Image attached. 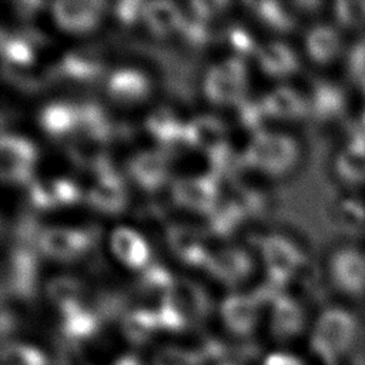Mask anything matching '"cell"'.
<instances>
[{"label":"cell","mask_w":365,"mask_h":365,"mask_svg":"<svg viewBox=\"0 0 365 365\" xmlns=\"http://www.w3.org/2000/svg\"><path fill=\"white\" fill-rule=\"evenodd\" d=\"M297 141L281 133H255L248 144L242 163L264 173L278 175L289 171L298 160Z\"/></svg>","instance_id":"obj_1"},{"label":"cell","mask_w":365,"mask_h":365,"mask_svg":"<svg viewBox=\"0 0 365 365\" xmlns=\"http://www.w3.org/2000/svg\"><path fill=\"white\" fill-rule=\"evenodd\" d=\"M352 336V317L342 309L332 308L318 317L312 329L311 346L324 361H334L348 348Z\"/></svg>","instance_id":"obj_2"},{"label":"cell","mask_w":365,"mask_h":365,"mask_svg":"<svg viewBox=\"0 0 365 365\" xmlns=\"http://www.w3.org/2000/svg\"><path fill=\"white\" fill-rule=\"evenodd\" d=\"M247 88V73L240 57L212 66L204 78V94L214 104L241 103Z\"/></svg>","instance_id":"obj_3"},{"label":"cell","mask_w":365,"mask_h":365,"mask_svg":"<svg viewBox=\"0 0 365 365\" xmlns=\"http://www.w3.org/2000/svg\"><path fill=\"white\" fill-rule=\"evenodd\" d=\"M1 178L7 182L23 184L31 178L37 160L34 144L21 135L3 134L0 143Z\"/></svg>","instance_id":"obj_4"},{"label":"cell","mask_w":365,"mask_h":365,"mask_svg":"<svg viewBox=\"0 0 365 365\" xmlns=\"http://www.w3.org/2000/svg\"><path fill=\"white\" fill-rule=\"evenodd\" d=\"M261 251L269 282L277 288L284 285L302 262L298 250L287 238L277 234L267 235L262 240Z\"/></svg>","instance_id":"obj_5"},{"label":"cell","mask_w":365,"mask_h":365,"mask_svg":"<svg viewBox=\"0 0 365 365\" xmlns=\"http://www.w3.org/2000/svg\"><path fill=\"white\" fill-rule=\"evenodd\" d=\"M91 244L90 232L77 228L48 227L40 231L37 245L50 258L68 261L81 255Z\"/></svg>","instance_id":"obj_6"},{"label":"cell","mask_w":365,"mask_h":365,"mask_svg":"<svg viewBox=\"0 0 365 365\" xmlns=\"http://www.w3.org/2000/svg\"><path fill=\"white\" fill-rule=\"evenodd\" d=\"M103 1L86 0H57L51 4V14L58 27L68 33H88L98 24L103 7Z\"/></svg>","instance_id":"obj_7"},{"label":"cell","mask_w":365,"mask_h":365,"mask_svg":"<svg viewBox=\"0 0 365 365\" xmlns=\"http://www.w3.org/2000/svg\"><path fill=\"white\" fill-rule=\"evenodd\" d=\"M173 200L185 208L211 212L218 202V185L214 175L180 178L173 184Z\"/></svg>","instance_id":"obj_8"},{"label":"cell","mask_w":365,"mask_h":365,"mask_svg":"<svg viewBox=\"0 0 365 365\" xmlns=\"http://www.w3.org/2000/svg\"><path fill=\"white\" fill-rule=\"evenodd\" d=\"M224 327L235 336H248L257 327L259 301L254 295H228L220 307Z\"/></svg>","instance_id":"obj_9"},{"label":"cell","mask_w":365,"mask_h":365,"mask_svg":"<svg viewBox=\"0 0 365 365\" xmlns=\"http://www.w3.org/2000/svg\"><path fill=\"white\" fill-rule=\"evenodd\" d=\"M98 180L87 194L88 202L98 211L117 214L125 207V190L121 178L103 160L97 167Z\"/></svg>","instance_id":"obj_10"},{"label":"cell","mask_w":365,"mask_h":365,"mask_svg":"<svg viewBox=\"0 0 365 365\" xmlns=\"http://www.w3.org/2000/svg\"><path fill=\"white\" fill-rule=\"evenodd\" d=\"M204 267L221 282L235 285L251 274L252 259L244 250L225 248L210 254Z\"/></svg>","instance_id":"obj_11"},{"label":"cell","mask_w":365,"mask_h":365,"mask_svg":"<svg viewBox=\"0 0 365 365\" xmlns=\"http://www.w3.org/2000/svg\"><path fill=\"white\" fill-rule=\"evenodd\" d=\"M182 141L195 148L207 151V154H211L212 151L228 144L225 140V127L222 121L210 114L194 117L185 123Z\"/></svg>","instance_id":"obj_12"},{"label":"cell","mask_w":365,"mask_h":365,"mask_svg":"<svg viewBox=\"0 0 365 365\" xmlns=\"http://www.w3.org/2000/svg\"><path fill=\"white\" fill-rule=\"evenodd\" d=\"M187 319H201L210 311V301L204 289L187 278H175L170 294L165 297Z\"/></svg>","instance_id":"obj_13"},{"label":"cell","mask_w":365,"mask_h":365,"mask_svg":"<svg viewBox=\"0 0 365 365\" xmlns=\"http://www.w3.org/2000/svg\"><path fill=\"white\" fill-rule=\"evenodd\" d=\"M150 93L147 77L134 68H118L107 80L108 97L120 104H134Z\"/></svg>","instance_id":"obj_14"},{"label":"cell","mask_w":365,"mask_h":365,"mask_svg":"<svg viewBox=\"0 0 365 365\" xmlns=\"http://www.w3.org/2000/svg\"><path fill=\"white\" fill-rule=\"evenodd\" d=\"M128 173L144 190L153 191L163 185L167 178V158L160 151H141L128 161Z\"/></svg>","instance_id":"obj_15"},{"label":"cell","mask_w":365,"mask_h":365,"mask_svg":"<svg viewBox=\"0 0 365 365\" xmlns=\"http://www.w3.org/2000/svg\"><path fill=\"white\" fill-rule=\"evenodd\" d=\"M113 254L130 268H143L148 264L150 248L145 240L128 227H117L110 235Z\"/></svg>","instance_id":"obj_16"},{"label":"cell","mask_w":365,"mask_h":365,"mask_svg":"<svg viewBox=\"0 0 365 365\" xmlns=\"http://www.w3.org/2000/svg\"><path fill=\"white\" fill-rule=\"evenodd\" d=\"M331 272L342 289L359 292L365 288V255L355 250H342L334 255Z\"/></svg>","instance_id":"obj_17"},{"label":"cell","mask_w":365,"mask_h":365,"mask_svg":"<svg viewBox=\"0 0 365 365\" xmlns=\"http://www.w3.org/2000/svg\"><path fill=\"white\" fill-rule=\"evenodd\" d=\"M167 241L171 251L185 264L205 265L210 257L198 232L191 227L181 224L170 225L167 228Z\"/></svg>","instance_id":"obj_18"},{"label":"cell","mask_w":365,"mask_h":365,"mask_svg":"<svg viewBox=\"0 0 365 365\" xmlns=\"http://www.w3.org/2000/svg\"><path fill=\"white\" fill-rule=\"evenodd\" d=\"M4 282L10 291L20 297H29L36 284V258L26 248H17L10 254Z\"/></svg>","instance_id":"obj_19"},{"label":"cell","mask_w":365,"mask_h":365,"mask_svg":"<svg viewBox=\"0 0 365 365\" xmlns=\"http://www.w3.org/2000/svg\"><path fill=\"white\" fill-rule=\"evenodd\" d=\"M304 315L299 305L287 295H278L272 301L271 332L275 338L288 339L301 332Z\"/></svg>","instance_id":"obj_20"},{"label":"cell","mask_w":365,"mask_h":365,"mask_svg":"<svg viewBox=\"0 0 365 365\" xmlns=\"http://www.w3.org/2000/svg\"><path fill=\"white\" fill-rule=\"evenodd\" d=\"M38 123L48 135H66L78 128V107L63 101L48 103L41 108Z\"/></svg>","instance_id":"obj_21"},{"label":"cell","mask_w":365,"mask_h":365,"mask_svg":"<svg viewBox=\"0 0 365 365\" xmlns=\"http://www.w3.org/2000/svg\"><path fill=\"white\" fill-rule=\"evenodd\" d=\"M255 53L259 67L269 76L284 77L297 70L298 61L294 51L281 41L265 43Z\"/></svg>","instance_id":"obj_22"},{"label":"cell","mask_w":365,"mask_h":365,"mask_svg":"<svg viewBox=\"0 0 365 365\" xmlns=\"http://www.w3.org/2000/svg\"><path fill=\"white\" fill-rule=\"evenodd\" d=\"M143 19L154 34L165 36L181 30L182 10L180 4L171 1H145Z\"/></svg>","instance_id":"obj_23"},{"label":"cell","mask_w":365,"mask_h":365,"mask_svg":"<svg viewBox=\"0 0 365 365\" xmlns=\"http://www.w3.org/2000/svg\"><path fill=\"white\" fill-rule=\"evenodd\" d=\"M61 70L70 78L88 81L101 73L103 61L93 48L81 47L68 51L63 57Z\"/></svg>","instance_id":"obj_24"},{"label":"cell","mask_w":365,"mask_h":365,"mask_svg":"<svg viewBox=\"0 0 365 365\" xmlns=\"http://www.w3.org/2000/svg\"><path fill=\"white\" fill-rule=\"evenodd\" d=\"M265 114L279 118H297L307 110L302 97L289 87H277L268 93L262 101Z\"/></svg>","instance_id":"obj_25"},{"label":"cell","mask_w":365,"mask_h":365,"mask_svg":"<svg viewBox=\"0 0 365 365\" xmlns=\"http://www.w3.org/2000/svg\"><path fill=\"white\" fill-rule=\"evenodd\" d=\"M305 47L308 56L317 63H328L336 57L341 48V38L335 29L317 26L307 33Z\"/></svg>","instance_id":"obj_26"},{"label":"cell","mask_w":365,"mask_h":365,"mask_svg":"<svg viewBox=\"0 0 365 365\" xmlns=\"http://www.w3.org/2000/svg\"><path fill=\"white\" fill-rule=\"evenodd\" d=\"M46 295L53 305H56L61 315L81 307V284L73 277L60 275L51 278L46 285Z\"/></svg>","instance_id":"obj_27"},{"label":"cell","mask_w":365,"mask_h":365,"mask_svg":"<svg viewBox=\"0 0 365 365\" xmlns=\"http://www.w3.org/2000/svg\"><path fill=\"white\" fill-rule=\"evenodd\" d=\"M145 128L161 144H173L184 138V124L167 108H155L145 120Z\"/></svg>","instance_id":"obj_28"},{"label":"cell","mask_w":365,"mask_h":365,"mask_svg":"<svg viewBox=\"0 0 365 365\" xmlns=\"http://www.w3.org/2000/svg\"><path fill=\"white\" fill-rule=\"evenodd\" d=\"M158 329L160 324L157 314L148 308L133 309L123 319L124 335L133 344L147 342Z\"/></svg>","instance_id":"obj_29"},{"label":"cell","mask_w":365,"mask_h":365,"mask_svg":"<svg viewBox=\"0 0 365 365\" xmlns=\"http://www.w3.org/2000/svg\"><path fill=\"white\" fill-rule=\"evenodd\" d=\"M78 128L87 137L103 143L110 133V124L103 108L94 103H87L78 107Z\"/></svg>","instance_id":"obj_30"},{"label":"cell","mask_w":365,"mask_h":365,"mask_svg":"<svg viewBox=\"0 0 365 365\" xmlns=\"http://www.w3.org/2000/svg\"><path fill=\"white\" fill-rule=\"evenodd\" d=\"M61 329L68 339L81 341L90 338L97 329V318L91 311L78 307L68 314L63 315Z\"/></svg>","instance_id":"obj_31"},{"label":"cell","mask_w":365,"mask_h":365,"mask_svg":"<svg viewBox=\"0 0 365 365\" xmlns=\"http://www.w3.org/2000/svg\"><path fill=\"white\" fill-rule=\"evenodd\" d=\"M1 365H47V358L33 345L11 342L3 348Z\"/></svg>","instance_id":"obj_32"},{"label":"cell","mask_w":365,"mask_h":365,"mask_svg":"<svg viewBox=\"0 0 365 365\" xmlns=\"http://www.w3.org/2000/svg\"><path fill=\"white\" fill-rule=\"evenodd\" d=\"M174 279L161 265H150L141 275V288L150 295L157 294L161 302L170 294Z\"/></svg>","instance_id":"obj_33"},{"label":"cell","mask_w":365,"mask_h":365,"mask_svg":"<svg viewBox=\"0 0 365 365\" xmlns=\"http://www.w3.org/2000/svg\"><path fill=\"white\" fill-rule=\"evenodd\" d=\"M251 6L255 9L258 17L275 30H288L294 24L291 14L278 1H257L251 3Z\"/></svg>","instance_id":"obj_34"},{"label":"cell","mask_w":365,"mask_h":365,"mask_svg":"<svg viewBox=\"0 0 365 365\" xmlns=\"http://www.w3.org/2000/svg\"><path fill=\"white\" fill-rule=\"evenodd\" d=\"M1 53L7 61L20 67L30 66L34 61L31 46L21 37H6V34H3Z\"/></svg>","instance_id":"obj_35"},{"label":"cell","mask_w":365,"mask_h":365,"mask_svg":"<svg viewBox=\"0 0 365 365\" xmlns=\"http://www.w3.org/2000/svg\"><path fill=\"white\" fill-rule=\"evenodd\" d=\"M201 354L180 348V346H164L153 358V365H201Z\"/></svg>","instance_id":"obj_36"},{"label":"cell","mask_w":365,"mask_h":365,"mask_svg":"<svg viewBox=\"0 0 365 365\" xmlns=\"http://www.w3.org/2000/svg\"><path fill=\"white\" fill-rule=\"evenodd\" d=\"M29 195H30L33 205L37 208L48 210V208L57 207L56 200H54L51 180H34L30 184Z\"/></svg>","instance_id":"obj_37"},{"label":"cell","mask_w":365,"mask_h":365,"mask_svg":"<svg viewBox=\"0 0 365 365\" xmlns=\"http://www.w3.org/2000/svg\"><path fill=\"white\" fill-rule=\"evenodd\" d=\"M51 185H53V192H54L57 207L70 205L80 200L81 192L74 181L68 178H53Z\"/></svg>","instance_id":"obj_38"},{"label":"cell","mask_w":365,"mask_h":365,"mask_svg":"<svg viewBox=\"0 0 365 365\" xmlns=\"http://www.w3.org/2000/svg\"><path fill=\"white\" fill-rule=\"evenodd\" d=\"M339 94L328 86H321L314 96V108L318 115H331L339 107Z\"/></svg>","instance_id":"obj_39"},{"label":"cell","mask_w":365,"mask_h":365,"mask_svg":"<svg viewBox=\"0 0 365 365\" xmlns=\"http://www.w3.org/2000/svg\"><path fill=\"white\" fill-rule=\"evenodd\" d=\"M338 19L348 26H359L365 23V3L342 1L336 4Z\"/></svg>","instance_id":"obj_40"},{"label":"cell","mask_w":365,"mask_h":365,"mask_svg":"<svg viewBox=\"0 0 365 365\" xmlns=\"http://www.w3.org/2000/svg\"><path fill=\"white\" fill-rule=\"evenodd\" d=\"M145 7V1L137 0H124L115 4V14L124 24H133L140 17H143V11Z\"/></svg>","instance_id":"obj_41"},{"label":"cell","mask_w":365,"mask_h":365,"mask_svg":"<svg viewBox=\"0 0 365 365\" xmlns=\"http://www.w3.org/2000/svg\"><path fill=\"white\" fill-rule=\"evenodd\" d=\"M264 115H265V111H264L261 103L241 101V120L247 127L257 130V133H259L258 127H259Z\"/></svg>","instance_id":"obj_42"},{"label":"cell","mask_w":365,"mask_h":365,"mask_svg":"<svg viewBox=\"0 0 365 365\" xmlns=\"http://www.w3.org/2000/svg\"><path fill=\"white\" fill-rule=\"evenodd\" d=\"M230 43L240 54H248L255 48L252 37L240 27H235L230 31Z\"/></svg>","instance_id":"obj_43"},{"label":"cell","mask_w":365,"mask_h":365,"mask_svg":"<svg viewBox=\"0 0 365 365\" xmlns=\"http://www.w3.org/2000/svg\"><path fill=\"white\" fill-rule=\"evenodd\" d=\"M262 365H304L299 358L288 352H271L265 356Z\"/></svg>","instance_id":"obj_44"},{"label":"cell","mask_w":365,"mask_h":365,"mask_svg":"<svg viewBox=\"0 0 365 365\" xmlns=\"http://www.w3.org/2000/svg\"><path fill=\"white\" fill-rule=\"evenodd\" d=\"M40 6H43L41 1H17V3H16L17 10H19L20 13H23V14L31 13V11H34V10H36L37 7H40Z\"/></svg>","instance_id":"obj_45"},{"label":"cell","mask_w":365,"mask_h":365,"mask_svg":"<svg viewBox=\"0 0 365 365\" xmlns=\"http://www.w3.org/2000/svg\"><path fill=\"white\" fill-rule=\"evenodd\" d=\"M355 66L358 67V70L365 71V41L362 44H359V48L356 50Z\"/></svg>","instance_id":"obj_46"},{"label":"cell","mask_w":365,"mask_h":365,"mask_svg":"<svg viewBox=\"0 0 365 365\" xmlns=\"http://www.w3.org/2000/svg\"><path fill=\"white\" fill-rule=\"evenodd\" d=\"M111 365H141V362L134 355H124V356L115 359Z\"/></svg>","instance_id":"obj_47"},{"label":"cell","mask_w":365,"mask_h":365,"mask_svg":"<svg viewBox=\"0 0 365 365\" xmlns=\"http://www.w3.org/2000/svg\"><path fill=\"white\" fill-rule=\"evenodd\" d=\"M222 365H232V364H222Z\"/></svg>","instance_id":"obj_48"}]
</instances>
